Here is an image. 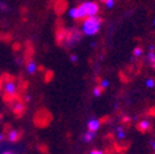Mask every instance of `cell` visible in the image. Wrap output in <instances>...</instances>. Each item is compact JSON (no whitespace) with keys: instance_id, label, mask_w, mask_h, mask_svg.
Returning <instances> with one entry per match:
<instances>
[{"instance_id":"1","label":"cell","mask_w":155,"mask_h":154,"mask_svg":"<svg viewBox=\"0 0 155 154\" xmlns=\"http://www.w3.org/2000/svg\"><path fill=\"white\" fill-rule=\"evenodd\" d=\"M100 11V6L96 2H84L81 3L79 6H75V8H71L69 11H68V15L70 18L73 20L78 21V20H84L86 17H90V16H96Z\"/></svg>"},{"instance_id":"2","label":"cell","mask_w":155,"mask_h":154,"mask_svg":"<svg viewBox=\"0 0 155 154\" xmlns=\"http://www.w3.org/2000/svg\"><path fill=\"white\" fill-rule=\"evenodd\" d=\"M101 26H102V20L99 15L86 17L83 20V24H81V33L86 37L96 36L100 32Z\"/></svg>"},{"instance_id":"3","label":"cell","mask_w":155,"mask_h":154,"mask_svg":"<svg viewBox=\"0 0 155 154\" xmlns=\"http://www.w3.org/2000/svg\"><path fill=\"white\" fill-rule=\"evenodd\" d=\"M83 33L79 32L78 30H70L67 31V33H64V40L63 42L65 43L67 47H74L75 45H78V42H80Z\"/></svg>"},{"instance_id":"4","label":"cell","mask_w":155,"mask_h":154,"mask_svg":"<svg viewBox=\"0 0 155 154\" xmlns=\"http://www.w3.org/2000/svg\"><path fill=\"white\" fill-rule=\"evenodd\" d=\"M3 90L8 96H10V98H15V96L17 95V92H18V86L14 80H5L3 83Z\"/></svg>"},{"instance_id":"5","label":"cell","mask_w":155,"mask_h":154,"mask_svg":"<svg viewBox=\"0 0 155 154\" xmlns=\"http://www.w3.org/2000/svg\"><path fill=\"white\" fill-rule=\"evenodd\" d=\"M101 127V121L99 119H90L87 121V131L91 132H97Z\"/></svg>"},{"instance_id":"6","label":"cell","mask_w":155,"mask_h":154,"mask_svg":"<svg viewBox=\"0 0 155 154\" xmlns=\"http://www.w3.org/2000/svg\"><path fill=\"white\" fill-rule=\"evenodd\" d=\"M37 69H38V65H37V63L35 61H28L27 62V64H26V72L28 74H31V75L35 74L37 72Z\"/></svg>"},{"instance_id":"7","label":"cell","mask_w":155,"mask_h":154,"mask_svg":"<svg viewBox=\"0 0 155 154\" xmlns=\"http://www.w3.org/2000/svg\"><path fill=\"white\" fill-rule=\"evenodd\" d=\"M18 138H20V132H18L17 129H11L8 133V139L10 142H16Z\"/></svg>"},{"instance_id":"8","label":"cell","mask_w":155,"mask_h":154,"mask_svg":"<svg viewBox=\"0 0 155 154\" xmlns=\"http://www.w3.org/2000/svg\"><path fill=\"white\" fill-rule=\"evenodd\" d=\"M150 127H151V123H150L149 120H142V121L138 123V128H139L140 131H143V132L149 131Z\"/></svg>"},{"instance_id":"9","label":"cell","mask_w":155,"mask_h":154,"mask_svg":"<svg viewBox=\"0 0 155 154\" xmlns=\"http://www.w3.org/2000/svg\"><path fill=\"white\" fill-rule=\"evenodd\" d=\"M95 137H96V132H91V131H87V132H85V134H84L83 139H84V142H86V143H90V142H92V141L95 139Z\"/></svg>"},{"instance_id":"10","label":"cell","mask_w":155,"mask_h":154,"mask_svg":"<svg viewBox=\"0 0 155 154\" xmlns=\"http://www.w3.org/2000/svg\"><path fill=\"white\" fill-rule=\"evenodd\" d=\"M24 110H25V105H24L22 102L17 101V102L14 104V112H16V113H21V112H24Z\"/></svg>"},{"instance_id":"11","label":"cell","mask_w":155,"mask_h":154,"mask_svg":"<svg viewBox=\"0 0 155 154\" xmlns=\"http://www.w3.org/2000/svg\"><path fill=\"white\" fill-rule=\"evenodd\" d=\"M147 59H148V62H149L153 67H155V52H154V51H149V52H148Z\"/></svg>"},{"instance_id":"12","label":"cell","mask_w":155,"mask_h":154,"mask_svg":"<svg viewBox=\"0 0 155 154\" xmlns=\"http://www.w3.org/2000/svg\"><path fill=\"white\" fill-rule=\"evenodd\" d=\"M116 131H117V132H116V136H117V138L120 141L126 138V132H124V129L122 127H117V129H116Z\"/></svg>"},{"instance_id":"13","label":"cell","mask_w":155,"mask_h":154,"mask_svg":"<svg viewBox=\"0 0 155 154\" xmlns=\"http://www.w3.org/2000/svg\"><path fill=\"white\" fill-rule=\"evenodd\" d=\"M143 53H144V51H143L142 47H135L133 49V55L135 57V58H140V57L143 55Z\"/></svg>"},{"instance_id":"14","label":"cell","mask_w":155,"mask_h":154,"mask_svg":"<svg viewBox=\"0 0 155 154\" xmlns=\"http://www.w3.org/2000/svg\"><path fill=\"white\" fill-rule=\"evenodd\" d=\"M145 86H147L148 89H153V88H155V80H154L153 78H148V79L145 80Z\"/></svg>"},{"instance_id":"15","label":"cell","mask_w":155,"mask_h":154,"mask_svg":"<svg viewBox=\"0 0 155 154\" xmlns=\"http://www.w3.org/2000/svg\"><path fill=\"white\" fill-rule=\"evenodd\" d=\"M94 96L95 98H99V96H101V94H102V89L100 88V86H96L95 89H94Z\"/></svg>"},{"instance_id":"16","label":"cell","mask_w":155,"mask_h":154,"mask_svg":"<svg viewBox=\"0 0 155 154\" xmlns=\"http://www.w3.org/2000/svg\"><path fill=\"white\" fill-rule=\"evenodd\" d=\"M108 85H110V82L107 80V79H104V80H101V83H100V88L102 89V90H105V89H107L108 88Z\"/></svg>"},{"instance_id":"17","label":"cell","mask_w":155,"mask_h":154,"mask_svg":"<svg viewBox=\"0 0 155 154\" xmlns=\"http://www.w3.org/2000/svg\"><path fill=\"white\" fill-rule=\"evenodd\" d=\"M105 6H106V9H112L114 6V0H107L105 3Z\"/></svg>"},{"instance_id":"18","label":"cell","mask_w":155,"mask_h":154,"mask_svg":"<svg viewBox=\"0 0 155 154\" xmlns=\"http://www.w3.org/2000/svg\"><path fill=\"white\" fill-rule=\"evenodd\" d=\"M0 10H2V11H6V10H9L8 4H5V3H3V2H0Z\"/></svg>"},{"instance_id":"19","label":"cell","mask_w":155,"mask_h":154,"mask_svg":"<svg viewBox=\"0 0 155 154\" xmlns=\"http://www.w3.org/2000/svg\"><path fill=\"white\" fill-rule=\"evenodd\" d=\"M89 154H104V152L100 150V149H94V150H91Z\"/></svg>"},{"instance_id":"20","label":"cell","mask_w":155,"mask_h":154,"mask_svg":"<svg viewBox=\"0 0 155 154\" xmlns=\"http://www.w3.org/2000/svg\"><path fill=\"white\" fill-rule=\"evenodd\" d=\"M70 61H71L73 63H76V61H78V55H76V54H71V55H70Z\"/></svg>"},{"instance_id":"21","label":"cell","mask_w":155,"mask_h":154,"mask_svg":"<svg viewBox=\"0 0 155 154\" xmlns=\"http://www.w3.org/2000/svg\"><path fill=\"white\" fill-rule=\"evenodd\" d=\"M4 137H5L4 134H3V133H0V142H3V141H4Z\"/></svg>"},{"instance_id":"22","label":"cell","mask_w":155,"mask_h":154,"mask_svg":"<svg viewBox=\"0 0 155 154\" xmlns=\"http://www.w3.org/2000/svg\"><path fill=\"white\" fill-rule=\"evenodd\" d=\"M25 100H26V101H30V100H31V96H30V95H26V98H25Z\"/></svg>"},{"instance_id":"23","label":"cell","mask_w":155,"mask_h":154,"mask_svg":"<svg viewBox=\"0 0 155 154\" xmlns=\"http://www.w3.org/2000/svg\"><path fill=\"white\" fill-rule=\"evenodd\" d=\"M154 49H155V47H154L153 45H150V46H149V51H154Z\"/></svg>"},{"instance_id":"24","label":"cell","mask_w":155,"mask_h":154,"mask_svg":"<svg viewBox=\"0 0 155 154\" xmlns=\"http://www.w3.org/2000/svg\"><path fill=\"white\" fill-rule=\"evenodd\" d=\"M151 147H153V150L155 152V142H153V143H151Z\"/></svg>"},{"instance_id":"25","label":"cell","mask_w":155,"mask_h":154,"mask_svg":"<svg viewBox=\"0 0 155 154\" xmlns=\"http://www.w3.org/2000/svg\"><path fill=\"white\" fill-rule=\"evenodd\" d=\"M2 154H14V153L12 152H3Z\"/></svg>"},{"instance_id":"26","label":"cell","mask_w":155,"mask_h":154,"mask_svg":"<svg viewBox=\"0 0 155 154\" xmlns=\"http://www.w3.org/2000/svg\"><path fill=\"white\" fill-rule=\"evenodd\" d=\"M100 2H101V3H106V2H107V0H100Z\"/></svg>"},{"instance_id":"27","label":"cell","mask_w":155,"mask_h":154,"mask_svg":"<svg viewBox=\"0 0 155 154\" xmlns=\"http://www.w3.org/2000/svg\"><path fill=\"white\" fill-rule=\"evenodd\" d=\"M153 24H154V26H155V18H154V21H153Z\"/></svg>"}]
</instances>
